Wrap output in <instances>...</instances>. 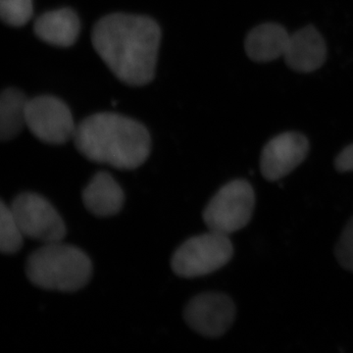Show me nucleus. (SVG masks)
Wrapping results in <instances>:
<instances>
[{
  "mask_svg": "<svg viewBox=\"0 0 353 353\" xmlns=\"http://www.w3.org/2000/svg\"><path fill=\"white\" fill-rule=\"evenodd\" d=\"M161 30L152 18L114 13L97 21L92 43L99 57L123 83L148 85L157 69Z\"/></svg>",
  "mask_w": 353,
  "mask_h": 353,
  "instance_id": "nucleus-1",
  "label": "nucleus"
},
{
  "mask_svg": "<svg viewBox=\"0 0 353 353\" xmlns=\"http://www.w3.org/2000/svg\"><path fill=\"white\" fill-rule=\"evenodd\" d=\"M73 139L87 159L120 170L138 168L152 150L148 129L139 121L117 113L88 116L77 126Z\"/></svg>",
  "mask_w": 353,
  "mask_h": 353,
  "instance_id": "nucleus-2",
  "label": "nucleus"
},
{
  "mask_svg": "<svg viewBox=\"0 0 353 353\" xmlns=\"http://www.w3.org/2000/svg\"><path fill=\"white\" fill-rule=\"evenodd\" d=\"M26 273L30 282L41 289L73 292L90 282L92 264L80 248L57 241L44 243L32 252Z\"/></svg>",
  "mask_w": 353,
  "mask_h": 353,
  "instance_id": "nucleus-3",
  "label": "nucleus"
},
{
  "mask_svg": "<svg viewBox=\"0 0 353 353\" xmlns=\"http://www.w3.org/2000/svg\"><path fill=\"white\" fill-rule=\"evenodd\" d=\"M234 246L229 236L209 230L208 233L185 241L172 257V269L182 278L202 277L229 263Z\"/></svg>",
  "mask_w": 353,
  "mask_h": 353,
  "instance_id": "nucleus-4",
  "label": "nucleus"
},
{
  "mask_svg": "<svg viewBox=\"0 0 353 353\" xmlns=\"http://www.w3.org/2000/svg\"><path fill=\"white\" fill-rule=\"evenodd\" d=\"M254 206L252 185L245 180H234L223 185L208 202L204 223L211 231L229 236L250 222Z\"/></svg>",
  "mask_w": 353,
  "mask_h": 353,
  "instance_id": "nucleus-5",
  "label": "nucleus"
},
{
  "mask_svg": "<svg viewBox=\"0 0 353 353\" xmlns=\"http://www.w3.org/2000/svg\"><path fill=\"white\" fill-rule=\"evenodd\" d=\"M14 217L27 238L43 243L62 241L66 227L50 201L34 192H24L10 205Z\"/></svg>",
  "mask_w": 353,
  "mask_h": 353,
  "instance_id": "nucleus-6",
  "label": "nucleus"
},
{
  "mask_svg": "<svg viewBox=\"0 0 353 353\" xmlns=\"http://www.w3.org/2000/svg\"><path fill=\"white\" fill-rule=\"evenodd\" d=\"M26 126L32 134L50 145H63L74 139L77 126L65 102L51 95L29 99Z\"/></svg>",
  "mask_w": 353,
  "mask_h": 353,
  "instance_id": "nucleus-7",
  "label": "nucleus"
},
{
  "mask_svg": "<svg viewBox=\"0 0 353 353\" xmlns=\"http://www.w3.org/2000/svg\"><path fill=\"white\" fill-rule=\"evenodd\" d=\"M183 317L196 333L208 338H219L233 325L236 306L227 294L205 292L188 303Z\"/></svg>",
  "mask_w": 353,
  "mask_h": 353,
  "instance_id": "nucleus-8",
  "label": "nucleus"
},
{
  "mask_svg": "<svg viewBox=\"0 0 353 353\" xmlns=\"http://www.w3.org/2000/svg\"><path fill=\"white\" fill-rule=\"evenodd\" d=\"M309 152L308 139L299 132L279 134L267 143L260 158V169L266 180L279 181L303 163Z\"/></svg>",
  "mask_w": 353,
  "mask_h": 353,
  "instance_id": "nucleus-9",
  "label": "nucleus"
},
{
  "mask_svg": "<svg viewBox=\"0 0 353 353\" xmlns=\"http://www.w3.org/2000/svg\"><path fill=\"white\" fill-rule=\"evenodd\" d=\"M284 57L290 69L299 73H310L324 64L326 43L314 27L308 26L290 36Z\"/></svg>",
  "mask_w": 353,
  "mask_h": 353,
  "instance_id": "nucleus-10",
  "label": "nucleus"
},
{
  "mask_svg": "<svg viewBox=\"0 0 353 353\" xmlns=\"http://www.w3.org/2000/svg\"><path fill=\"white\" fill-rule=\"evenodd\" d=\"M125 196L119 183L108 172L92 176L83 192L85 208L97 217L118 214L124 205Z\"/></svg>",
  "mask_w": 353,
  "mask_h": 353,
  "instance_id": "nucleus-11",
  "label": "nucleus"
},
{
  "mask_svg": "<svg viewBox=\"0 0 353 353\" xmlns=\"http://www.w3.org/2000/svg\"><path fill=\"white\" fill-rule=\"evenodd\" d=\"M80 19L75 11L60 8L39 16L34 25V34L44 43L58 48H70L80 34Z\"/></svg>",
  "mask_w": 353,
  "mask_h": 353,
  "instance_id": "nucleus-12",
  "label": "nucleus"
},
{
  "mask_svg": "<svg viewBox=\"0 0 353 353\" xmlns=\"http://www.w3.org/2000/svg\"><path fill=\"white\" fill-rule=\"evenodd\" d=\"M289 39L290 34L284 27L266 23L257 26L246 36L245 52L252 61H273L284 57Z\"/></svg>",
  "mask_w": 353,
  "mask_h": 353,
  "instance_id": "nucleus-13",
  "label": "nucleus"
},
{
  "mask_svg": "<svg viewBox=\"0 0 353 353\" xmlns=\"http://www.w3.org/2000/svg\"><path fill=\"white\" fill-rule=\"evenodd\" d=\"M29 99L17 88H6L0 97V139L10 141L26 126Z\"/></svg>",
  "mask_w": 353,
  "mask_h": 353,
  "instance_id": "nucleus-14",
  "label": "nucleus"
},
{
  "mask_svg": "<svg viewBox=\"0 0 353 353\" xmlns=\"http://www.w3.org/2000/svg\"><path fill=\"white\" fill-rule=\"evenodd\" d=\"M25 234L14 217L10 206L0 204V250L7 255L15 254L23 246Z\"/></svg>",
  "mask_w": 353,
  "mask_h": 353,
  "instance_id": "nucleus-15",
  "label": "nucleus"
},
{
  "mask_svg": "<svg viewBox=\"0 0 353 353\" xmlns=\"http://www.w3.org/2000/svg\"><path fill=\"white\" fill-rule=\"evenodd\" d=\"M32 0H0V16L6 25L22 27L31 20Z\"/></svg>",
  "mask_w": 353,
  "mask_h": 353,
  "instance_id": "nucleus-16",
  "label": "nucleus"
},
{
  "mask_svg": "<svg viewBox=\"0 0 353 353\" xmlns=\"http://www.w3.org/2000/svg\"><path fill=\"white\" fill-rule=\"evenodd\" d=\"M336 257L343 268L353 272V217L343 229L336 243Z\"/></svg>",
  "mask_w": 353,
  "mask_h": 353,
  "instance_id": "nucleus-17",
  "label": "nucleus"
},
{
  "mask_svg": "<svg viewBox=\"0 0 353 353\" xmlns=\"http://www.w3.org/2000/svg\"><path fill=\"white\" fill-rule=\"evenodd\" d=\"M334 167L340 172L353 171V143L347 146L334 160Z\"/></svg>",
  "mask_w": 353,
  "mask_h": 353,
  "instance_id": "nucleus-18",
  "label": "nucleus"
}]
</instances>
